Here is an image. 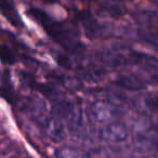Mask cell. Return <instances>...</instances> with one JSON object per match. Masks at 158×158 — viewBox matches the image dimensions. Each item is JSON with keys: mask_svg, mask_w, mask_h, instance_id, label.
I'll return each instance as SVG.
<instances>
[{"mask_svg": "<svg viewBox=\"0 0 158 158\" xmlns=\"http://www.w3.org/2000/svg\"><path fill=\"white\" fill-rule=\"evenodd\" d=\"M27 13L44 28V31L48 34L49 37L52 38L62 48L74 53L82 52L84 44L80 42L76 31L70 26L63 22L53 20L48 14L39 9L33 8L28 10Z\"/></svg>", "mask_w": 158, "mask_h": 158, "instance_id": "1", "label": "cell"}, {"mask_svg": "<svg viewBox=\"0 0 158 158\" xmlns=\"http://www.w3.org/2000/svg\"><path fill=\"white\" fill-rule=\"evenodd\" d=\"M99 59L107 66L116 68L131 66H141L146 68L158 67L157 57L126 48H107L99 53Z\"/></svg>", "mask_w": 158, "mask_h": 158, "instance_id": "2", "label": "cell"}, {"mask_svg": "<svg viewBox=\"0 0 158 158\" xmlns=\"http://www.w3.org/2000/svg\"><path fill=\"white\" fill-rule=\"evenodd\" d=\"M34 115L41 126L44 134L52 142L61 143L66 139V126L65 121L55 113H44V110L38 106L34 108Z\"/></svg>", "mask_w": 158, "mask_h": 158, "instance_id": "3", "label": "cell"}, {"mask_svg": "<svg viewBox=\"0 0 158 158\" xmlns=\"http://www.w3.org/2000/svg\"><path fill=\"white\" fill-rule=\"evenodd\" d=\"M88 115L92 123L103 126L120 120L123 117V110L118 105L112 102L99 100L89 105Z\"/></svg>", "mask_w": 158, "mask_h": 158, "instance_id": "4", "label": "cell"}, {"mask_svg": "<svg viewBox=\"0 0 158 158\" xmlns=\"http://www.w3.org/2000/svg\"><path fill=\"white\" fill-rule=\"evenodd\" d=\"M98 136L101 141L107 143H121L129 138V130L121 120L100 126Z\"/></svg>", "mask_w": 158, "mask_h": 158, "instance_id": "5", "label": "cell"}, {"mask_svg": "<svg viewBox=\"0 0 158 158\" xmlns=\"http://www.w3.org/2000/svg\"><path fill=\"white\" fill-rule=\"evenodd\" d=\"M80 22L82 24V27L85 29V33L91 39H95V38L102 37L104 34L103 27L99 23V21L94 18L93 15L89 13H81L80 14Z\"/></svg>", "mask_w": 158, "mask_h": 158, "instance_id": "6", "label": "cell"}, {"mask_svg": "<svg viewBox=\"0 0 158 158\" xmlns=\"http://www.w3.org/2000/svg\"><path fill=\"white\" fill-rule=\"evenodd\" d=\"M0 12L14 27L21 28L23 26L22 19L20 18L13 0H0Z\"/></svg>", "mask_w": 158, "mask_h": 158, "instance_id": "7", "label": "cell"}, {"mask_svg": "<svg viewBox=\"0 0 158 158\" xmlns=\"http://www.w3.org/2000/svg\"><path fill=\"white\" fill-rule=\"evenodd\" d=\"M133 19L145 28L158 31V12L154 10H138L133 13Z\"/></svg>", "mask_w": 158, "mask_h": 158, "instance_id": "8", "label": "cell"}, {"mask_svg": "<svg viewBox=\"0 0 158 158\" xmlns=\"http://www.w3.org/2000/svg\"><path fill=\"white\" fill-rule=\"evenodd\" d=\"M132 37L135 38L141 44L158 50V31L145 27L135 28L132 34Z\"/></svg>", "mask_w": 158, "mask_h": 158, "instance_id": "9", "label": "cell"}, {"mask_svg": "<svg viewBox=\"0 0 158 158\" xmlns=\"http://www.w3.org/2000/svg\"><path fill=\"white\" fill-rule=\"evenodd\" d=\"M0 97L9 102H14V93L13 88L10 82V76L8 70H1L0 72Z\"/></svg>", "mask_w": 158, "mask_h": 158, "instance_id": "10", "label": "cell"}, {"mask_svg": "<svg viewBox=\"0 0 158 158\" xmlns=\"http://www.w3.org/2000/svg\"><path fill=\"white\" fill-rule=\"evenodd\" d=\"M55 158H91L86 152L78 147L64 145L55 151Z\"/></svg>", "mask_w": 158, "mask_h": 158, "instance_id": "11", "label": "cell"}, {"mask_svg": "<svg viewBox=\"0 0 158 158\" xmlns=\"http://www.w3.org/2000/svg\"><path fill=\"white\" fill-rule=\"evenodd\" d=\"M116 84L120 88L129 91H139L144 88L143 81H141L135 76H123L117 80Z\"/></svg>", "mask_w": 158, "mask_h": 158, "instance_id": "12", "label": "cell"}, {"mask_svg": "<svg viewBox=\"0 0 158 158\" xmlns=\"http://www.w3.org/2000/svg\"><path fill=\"white\" fill-rule=\"evenodd\" d=\"M0 60L5 64H14L16 60V54L14 51L7 44H0Z\"/></svg>", "mask_w": 158, "mask_h": 158, "instance_id": "13", "label": "cell"}, {"mask_svg": "<svg viewBox=\"0 0 158 158\" xmlns=\"http://www.w3.org/2000/svg\"><path fill=\"white\" fill-rule=\"evenodd\" d=\"M143 102L147 108L152 110H158V93H152V94L145 95Z\"/></svg>", "mask_w": 158, "mask_h": 158, "instance_id": "14", "label": "cell"}, {"mask_svg": "<svg viewBox=\"0 0 158 158\" xmlns=\"http://www.w3.org/2000/svg\"><path fill=\"white\" fill-rule=\"evenodd\" d=\"M44 1L47 3H54L55 2V0H44Z\"/></svg>", "mask_w": 158, "mask_h": 158, "instance_id": "15", "label": "cell"}]
</instances>
